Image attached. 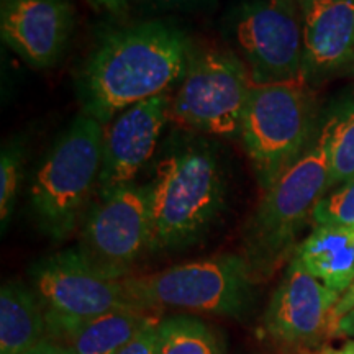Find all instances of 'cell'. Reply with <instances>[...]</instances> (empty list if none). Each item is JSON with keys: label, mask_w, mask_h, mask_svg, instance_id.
Masks as SVG:
<instances>
[{"label": "cell", "mask_w": 354, "mask_h": 354, "mask_svg": "<svg viewBox=\"0 0 354 354\" xmlns=\"http://www.w3.org/2000/svg\"><path fill=\"white\" fill-rule=\"evenodd\" d=\"M158 322L143 310H115L71 326L57 338L74 354H117L141 330Z\"/></svg>", "instance_id": "e0dca14e"}, {"label": "cell", "mask_w": 354, "mask_h": 354, "mask_svg": "<svg viewBox=\"0 0 354 354\" xmlns=\"http://www.w3.org/2000/svg\"><path fill=\"white\" fill-rule=\"evenodd\" d=\"M313 127V99L304 81L254 84L240 136L263 190L307 151Z\"/></svg>", "instance_id": "8992f818"}, {"label": "cell", "mask_w": 354, "mask_h": 354, "mask_svg": "<svg viewBox=\"0 0 354 354\" xmlns=\"http://www.w3.org/2000/svg\"><path fill=\"white\" fill-rule=\"evenodd\" d=\"M330 159L320 128L302 156L261 198L245 230V258L254 281L268 277L294 248L297 233L312 218L318 201L328 192Z\"/></svg>", "instance_id": "277c9868"}, {"label": "cell", "mask_w": 354, "mask_h": 354, "mask_svg": "<svg viewBox=\"0 0 354 354\" xmlns=\"http://www.w3.org/2000/svg\"><path fill=\"white\" fill-rule=\"evenodd\" d=\"M44 330L46 320L32 287L6 282L0 290V351L25 354L43 342Z\"/></svg>", "instance_id": "2e32d148"}, {"label": "cell", "mask_w": 354, "mask_h": 354, "mask_svg": "<svg viewBox=\"0 0 354 354\" xmlns=\"http://www.w3.org/2000/svg\"><path fill=\"white\" fill-rule=\"evenodd\" d=\"M151 241L146 185L127 184L102 194L82 220L79 253L102 277L122 281Z\"/></svg>", "instance_id": "9c48e42d"}, {"label": "cell", "mask_w": 354, "mask_h": 354, "mask_svg": "<svg viewBox=\"0 0 354 354\" xmlns=\"http://www.w3.org/2000/svg\"><path fill=\"white\" fill-rule=\"evenodd\" d=\"M30 277L46 330L56 338L77 323L115 310H140L127 295L122 281L102 277L84 261L77 248L37 261Z\"/></svg>", "instance_id": "ba28073f"}, {"label": "cell", "mask_w": 354, "mask_h": 354, "mask_svg": "<svg viewBox=\"0 0 354 354\" xmlns=\"http://www.w3.org/2000/svg\"><path fill=\"white\" fill-rule=\"evenodd\" d=\"M158 325L159 322H154L146 326L117 354H158Z\"/></svg>", "instance_id": "7402d4cb"}, {"label": "cell", "mask_w": 354, "mask_h": 354, "mask_svg": "<svg viewBox=\"0 0 354 354\" xmlns=\"http://www.w3.org/2000/svg\"><path fill=\"white\" fill-rule=\"evenodd\" d=\"M74 21L69 0H0L2 41L33 69L63 57Z\"/></svg>", "instance_id": "7c38bea8"}, {"label": "cell", "mask_w": 354, "mask_h": 354, "mask_svg": "<svg viewBox=\"0 0 354 354\" xmlns=\"http://www.w3.org/2000/svg\"><path fill=\"white\" fill-rule=\"evenodd\" d=\"M158 354H225L209 325L192 317H171L158 325Z\"/></svg>", "instance_id": "d6986e66"}, {"label": "cell", "mask_w": 354, "mask_h": 354, "mask_svg": "<svg viewBox=\"0 0 354 354\" xmlns=\"http://www.w3.org/2000/svg\"><path fill=\"white\" fill-rule=\"evenodd\" d=\"M194 50L187 33L165 20L107 28L79 74L82 113L105 127L131 105L169 92Z\"/></svg>", "instance_id": "6da1fadb"}, {"label": "cell", "mask_w": 354, "mask_h": 354, "mask_svg": "<svg viewBox=\"0 0 354 354\" xmlns=\"http://www.w3.org/2000/svg\"><path fill=\"white\" fill-rule=\"evenodd\" d=\"M317 227L354 228V179L328 190L313 209Z\"/></svg>", "instance_id": "44dd1931"}, {"label": "cell", "mask_w": 354, "mask_h": 354, "mask_svg": "<svg viewBox=\"0 0 354 354\" xmlns=\"http://www.w3.org/2000/svg\"><path fill=\"white\" fill-rule=\"evenodd\" d=\"M25 141L12 140L2 148L0 154V221L6 232L15 209L17 196L24 177Z\"/></svg>", "instance_id": "ffe728a7"}, {"label": "cell", "mask_w": 354, "mask_h": 354, "mask_svg": "<svg viewBox=\"0 0 354 354\" xmlns=\"http://www.w3.org/2000/svg\"><path fill=\"white\" fill-rule=\"evenodd\" d=\"M287 2H300V3H302V6L304 7H307L308 6V3H312V2H317V0H287Z\"/></svg>", "instance_id": "f1b7e54d"}, {"label": "cell", "mask_w": 354, "mask_h": 354, "mask_svg": "<svg viewBox=\"0 0 354 354\" xmlns=\"http://www.w3.org/2000/svg\"><path fill=\"white\" fill-rule=\"evenodd\" d=\"M228 33L253 84L304 81V25L287 0H246Z\"/></svg>", "instance_id": "30bf717a"}, {"label": "cell", "mask_w": 354, "mask_h": 354, "mask_svg": "<svg viewBox=\"0 0 354 354\" xmlns=\"http://www.w3.org/2000/svg\"><path fill=\"white\" fill-rule=\"evenodd\" d=\"M146 189L151 212L149 251H179L202 240L223 212L227 169L214 146L185 141L159 159Z\"/></svg>", "instance_id": "7a4b0ae2"}, {"label": "cell", "mask_w": 354, "mask_h": 354, "mask_svg": "<svg viewBox=\"0 0 354 354\" xmlns=\"http://www.w3.org/2000/svg\"><path fill=\"white\" fill-rule=\"evenodd\" d=\"M253 86L234 51L194 50L172 97L171 118L205 135L236 136Z\"/></svg>", "instance_id": "52a82bcc"}, {"label": "cell", "mask_w": 354, "mask_h": 354, "mask_svg": "<svg viewBox=\"0 0 354 354\" xmlns=\"http://www.w3.org/2000/svg\"><path fill=\"white\" fill-rule=\"evenodd\" d=\"M339 297L294 258L266 310V331L286 344H315L328 335L331 310Z\"/></svg>", "instance_id": "4fadbf2b"}, {"label": "cell", "mask_w": 354, "mask_h": 354, "mask_svg": "<svg viewBox=\"0 0 354 354\" xmlns=\"http://www.w3.org/2000/svg\"><path fill=\"white\" fill-rule=\"evenodd\" d=\"M305 271L343 295L354 281V228L317 227L295 250Z\"/></svg>", "instance_id": "9a60e30c"}, {"label": "cell", "mask_w": 354, "mask_h": 354, "mask_svg": "<svg viewBox=\"0 0 354 354\" xmlns=\"http://www.w3.org/2000/svg\"><path fill=\"white\" fill-rule=\"evenodd\" d=\"M25 354H74V351L63 343L51 342V339H43V342H39L37 346H33Z\"/></svg>", "instance_id": "484cf974"}, {"label": "cell", "mask_w": 354, "mask_h": 354, "mask_svg": "<svg viewBox=\"0 0 354 354\" xmlns=\"http://www.w3.org/2000/svg\"><path fill=\"white\" fill-rule=\"evenodd\" d=\"M318 354H354V339H349L338 348H323Z\"/></svg>", "instance_id": "83f0119b"}, {"label": "cell", "mask_w": 354, "mask_h": 354, "mask_svg": "<svg viewBox=\"0 0 354 354\" xmlns=\"http://www.w3.org/2000/svg\"><path fill=\"white\" fill-rule=\"evenodd\" d=\"M88 6L97 13H105V15H123L130 8L138 3L140 0H87Z\"/></svg>", "instance_id": "d4e9b609"}, {"label": "cell", "mask_w": 354, "mask_h": 354, "mask_svg": "<svg viewBox=\"0 0 354 354\" xmlns=\"http://www.w3.org/2000/svg\"><path fill=\"white\" fill-rule=\"evenodd\" d=\"M171 91L131 105L117 115L104 136V159L99 196L133 184L156 151L158 141L171 118Z\"/></svg>", "instance_id": "8fae6325"}, {"label": "cell", "mask_w": 354, "mask_h": 354, "mask_svg": "<svg viewBox=\"0 0 354 354\" xmlns=\"http://www.w3.org/2000/svg\"><path fill=\"white\" fill-rule=\"evenodd\" d=\"M104 136L100 122L77 115L35 171L28 189L30 209L53 240H66L86 216L92 194L99 189Z\"/></svg>", "instance_id": "3957f363"}, {"label": "cell", "mask_w": 354, "mask_h": 354, "mask_svg": "<svg viewBox=\"0 0 354 354\" xmlns=\"http://www.w3.org/2000/svg\"><path fill=\"white\" fill-rule=\"evenodd\" d=\"M330 159L328 190L354 179V97H349L323 122Z\"/></svg>", "instance_id": "ac0fdd59"}, {"label": "cell", "mask_w": 354, "mask_h": 354, "mask_svg": "<svg viewBox=\"0 0 354 354\" xmlns=\"http://www.w3.org/2000/svg\"><path fill=\"white\" fill-rule=\"evenodd\" d=\"M353 310H354V281L353 284L348 287L346 292L339 297L333 310H331L330 323H328V336H335V330L336 326H338V323L342 322L349 312H353Z\"/></svg>", "instance_id": "603a6c76"}, {"label": "cell", "mask_w": 354, "mask_h": 354, "mask_svg": "<svg viewBox=\"0 0 354 354\" xmlns=\"http://www.w3.org/2000/svg\"><path fill=\"white\" fill-rule=\"evenodd\" d=\"M0 354H7V353H3V351H0Z\"/></svg>", "instance_id": "f546056e"}, {"label": "cell", "mask_w": 354, "mask_h": 354, "mask_svg": "<svg viewBox=\"0 0 354 354\" xmlns=\"http://www.w3.org/2000/svg\"><path fill=\"white\" fill-rule=\"evenodd\" d=\"M136 308L187 310L241 317L250 307L254 277L245 256L220 254L122 279Z\"/></svg>", "instance_id": "5b68a950"}, {"label": "cell", "mask_w": 354, "mask_h": 354, "mask_svg": "<svg viewBox=\"0 0 354 354\" xmlns=\"http://www.w3.org/2000/svg\"><path fill=\"white\" fill-rule=\"evenodd\" d=\"M153 2L165 10L190 13L210 10L216 3V0H153Z\"/></svg>", "instance_id": "cb8c5ba5"}, {"label": "cell", "mask_w": 354, "mask_h": 354, "mask_svg": "<svg viewBox=\"0 0 354 354\" xmlns=\"http://www.w3.org/2000/svg\"><path fill=\"white\" fill-rule=\"evenodd\" d=\"M304 13V82L354 73V0H317Z\"/></svg>", "instance_id": "5bb4252c"}, {"label": "cell", "mask_w": 354, "mask_h": 354, "mask_svg": "<svg viewBox=\"0 0 354 354\" xmlns=\"http://www.w3.org/2000/svg\"><path fill=\"white\" fill-rule=\"evenodd\" d=\"M336 335H343V336H349V338H354V310L353 312H349L348 315L338 323V326H336L335 330V336Z\"/></svg>", "instance_id": "4316f807"}]
</instances>
